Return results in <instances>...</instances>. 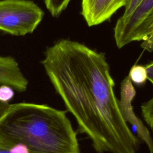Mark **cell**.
Masks as SVG:
<instances>
[{"mask_svg": "<svg viewBox=\"0 0 153 153\" xmlns=\"http://www.w3.org/2000/svg\"><path fill=\"white\" fill-rule=\"evenodd\" d=\"M41 64L96 152L136 153L139 140L122 117L103 53L62 39L47 48Z\"/></svg>", "mask_w": 153, "mask_h": 153, "instance_id": "cell-1", "label": "cell"}, {"mask_svg": "<svg viewBox=\"0 0 153 153\" xmlns=\"http://www.w3.org/2000/svg\"><path fill=\"white\" fill-rule=\"evenodd\" d=\"M17 143L30 153H81L66 111L44 104H9L0 116V145Z\"/></svg>", "mask_w": 153, "mask_h": 153, "instance_id": "cell-2", "label": "cell"}, {"mask_svg": "<svg viewBox=\"0 0 153 153\" xmlns=\"http://www.w3.org/2000/svg\"><path fill=\"white\" fill-rule=\"evenodd\" d=\"M44 12L32 1H0V30L22 36L32 33L42 21Z\"/></svg>", "mask_w": 153, "mask_h": 153, "instance_id": "cell-3", "label": "cell"}, {"mask_svg": "<svg viewBox=\"0 0 153 153\" xmlns=\"http://www.w3.org/2000/svg\"><path fill=\"white\" fill-rule=\"evenodd\" d=\"M153 23V0H142L132 14L114 27V38L119 48L134 41H143Z\"/></svg>", "mask_w": 153, "mask_h": 153, "instance_id": "cell-4", "label": "cell"}, {"mask_svg": "<svg viewBox=\"0 0 153 153\" xmlns=\"http://www.w3.org/2000/svg\"><path fill=\"white\" fill-rule=\"evenodd\" d=\"M120 95L118 105L123 119L136 128L138 136L146 144L149 153H153V140L151 136L148 128L136 117L133 109L131 101L136 95V90L128 75L121 82Z\"/></svg>", "mask_w": 153, "mask_h": 153, "instance_id": "cell-5", "label": "cell"}, {"mask_svg": "<svg viewBox=\"0 0 153 153\" xmlns=\"http://www.w3.org/2000/svg\"><path fill=\"white\" fill-rule=\"evenodd\" d=\"M127 0H82L81 14L89 26L101 24L109 19Z\"/></svg>", "mask_w": 153, "mask_h": 153, "instance_id": "cell-6", "label": "cell"}, {"mask_svg": "<svg viewBox=\"0 0 153 153\" xmlns=\"http://www.w3.org/2000/svg\"><path fill=\"white\" fill-rule=\"evenodd\" d=\"M7 84L19 92L27 90L28 81L12 57L0 56V85Z\"/></svg>", "mask_w": 153, "mask_h": 153, "instance_id": "cell-7", "label": "cell"}, {"mask_svg": "<svg viewBox=\"0 0 153 153\" xmlns=\"http://www.w3.org/2000/svg\"><path fill=\"white\" fill-rule=\"evenodd\" d=\"M131 81L136 85L144 84L148 79L146 70L145 66L135 65L130 69L128 75Z\"/></svg>", "mask_w": 153, "mask_h": 153, "instance_id": "cell-8", "label": "cell"}, {"mask_svg": "<svg viewBox=\"0 0 153 153\" xmlns=\"http://www.w3.org/2000/svg\"><path fill=\"white\" fill-rule=\"evenodd\" d=\"M71 0H44L46 8L53 17L59 16L66 9Z\"/></svg>", "mask_w": 153, "mask_h": 153, "instance_id": "cell-9", "label": "cell"}, {"mask_svg": "<svg viewBox=\"0 0 153 153\" xmlns=\"http://www.w3.org/2000/svg\"><path fill=\"white\" fill-rule=\"evenodd\" d=\"M141 112L144 120L153 130V97L141 105Z\"/></svg>", "mask_w": 153, "mask_h": 153, "instance_id": "cell-10", "label": "cell"}, {"mask_svg": "<svg viewBox=\"0 0 153 153\" xmlns=\"http://www.w3.org/2000/svg\"><path fill=\"white\" fill-rule=\"evenodd\" d=\"M142 0H127L125 5V10L121 17L117 20L116 25L123 23L135 11Z\"/></svg>", "mask_w": 153, "mask_h": 153, "instance_id": "cell-11", "label": "cell"}, {"mask_svg": "<svg viewBox=\"0 0 153 153\" xmlns=\"http://www.w3.org/2000/svg\"><path fill=\"white\" fill-rule=\"evenodd\" d=\"M14 90L10 85L1 84L0 85V101L5 103H8L14 97Z\"/></svg>", "mask_w": 153, "mask_h": 153, "instance_id": "cell-12", "label": "cell"}, {"mask_svg": "<svg viewBox=\"0 0 153 153\" xmlns=\"http://www.w3.org/2000/svg\"><path fill=\"white\" fill-rule=\"evenodd\" d=\"M0 153H30L28 148L24 145L17 143L7 146L0 145Z\"/></svg>", "mask_w": 153, "mask_h": 153, "instance_id": "cell-13", "label": "cell"}, {"mask_svg": "<svg viewBox=\"0 0 153 153\" xmlns=\"http://www.w3.org/2000/svg\"><path fill=\"white\" fill-rule=\"evenodd\" d=\"M141 47L149 52L153 51V23L151 25L146 36L142 41Z\"/></svg>", "mask_w": 153, "mask_h": 153, "instance_id": "cell-14", "label": "cell"}, {"mask_svg": "<svg viewBox=\"0 0 153 153\" xmlns=\"http://www.w3.org/2000/svg\"><path fill=\"white\" fill-rule=\"evenodd\" d=\"M145 66L146 70L148 79L153 84V62Z\"/></svg>", "mask_w": 153, "mask_h": 153, "instance_id": "cell-15", "label": "cell"}, {"mask_svg": "<svg viewBox=\"0 0 153 153\" xmlns=\"http://www.w3.org/2000/svg\"><path fill=\"white\" fill-rule=\"evenodd\" d=\"M9 103H5L0 101V116L3 114V112L8 108Z\"/></svg>", "mask_w": 153, "mask_h": 153, "instance_id": "cell-16", "label": "cell"}]
</instances>
